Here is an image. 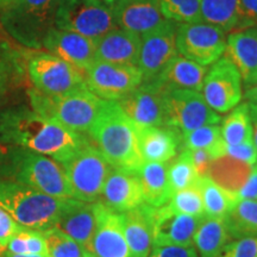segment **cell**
Instances as JSON below:
<instances>
[{
  "label": "cell",
  "mask_w": 257,
  "mask_h": 257,
  "mask_svg": "<svg viewBox=\"0 0 257 257\" xmlns=\"http://www.w3.org/2000/svg\"><path fill=\"white\" fill-rule=\"evenodd\" d=\"M89 141L86 135L74 133L27 106H12L0 111L2 146L23 148L61 163Z\"/></svg>",
  "instance_id": "cell-1"
},
{
  "label": "cell",
  "mask_w": 257,
  "mask_h": 257,
  "mask_svg": "<svg viewBox=\"0 0 257 257\" xmlns=\"http://www.w3.org/2000/svg\"><path fill=\"white\" fill-rule=\"evenodd\" d=\"M89 140L113 168L138 172L144 161L138 148L136 125L114 100H104L88 131Z\"/></svg>",
  "instance_id": "cell-2"
},
{
  "label": "cell",
  "mask_w": 257,
  "mask_h": 257,
  "mask_svg": "<svg viewBox=\"0 0 257 257\" xmlns=\"http://www.w3.org/2000/svg\"><path fill=\"white\" fill-rule=\"evenodd\" d=\"M0 179L17 182L59 199H73L62 167L56 161L19 147L0 144Z\"/></svg>",
  "instance_id": "cell-3"
},
{
  "label": "cell",
  "mask_w": 257,
  "mask_h": 257,
  "mask_svg": "<svg viewBox=\"0 0 257 257\" xmlns=\"http://www.w3.org/2000/svg\"><path fill=\"white\" fill-rule=\"evenodd\" d=\"M69 200L0 179V207L22 227L41 232L55 227Z\"/></svg>",
  "instance_id": "cell-4"
},
{
  "label": "cell",
  "mask_w": 257,
  "mask_h": 257,
  "mask_svg": "<svg viewBox=\"0 0 257 257\" xmlns=\"http://www.w3.org/2000/svg\"><path fill=\"white\" fill-rule=\"evenodd\" d=\"M60 0H10L2 6L0 23L19 44L40 50L51 29Z\"/></svg>",
  "instance_id": "cell-5"
},
{
  "label": "cell",
  "mask_w": 257,
  "mask_h": 257,
  "mask_svg": "<svg viewBox=\"0 0 257 257\" xmlns=\"http://www.w3.org/2000/svg\"><path fill=\"white\" fill-rule=\"evenodd\" d=\"M29 100L38 114L82 135L91 130L102 105V99L87 87L63 95H47L32 88L29 91Z\"/></svg>",
  "instance_id": "cell-6"
},
{
  "label": "cell",
  "mask_w": 257,
  "mask_h": 257,
  "mask_svg": "<svg viewBox=\"0 0 257 257\" xmlns=\"http://www.w3.org/2000/svg\"><path fill=\"white\" fill-rule=\"evenodd\" d=\"M55 28L98 40L114 29V0H60Z\"/></svg>",
  "instance_id": "cell-7"
},
{
  "label": "cell",
  "mask_w": 257,
  "mask_h": 257,
  "mask_svg": "<svg viewBox=\"0 0 257 257\" xmlns=\"http://www.w3.org/2000/svg\"><path fill=\"white\" fill-rule=\"evenodd\" d=\"M59 165L68 180L73 199L83 202L100 200L106 179L113 167L106 161L92 141Z\"/></svg>",
  "instance_id": "cell-8"
},
{
  "label": "cell",
  "mask_w": 257,
  "mask_h": 257,
  "mask_svg": "<svg viewBox=\"0 0 257 257\" xmlns=\"http://www.w3.org/2000/svg\"><path fill=\"white\" fill-rule=\"evenodd\" d=\"M27 72L35 89L47 95H63L87 87L82 70L48 51L29 53Z\"/></svg>",
  "instance_id": "cell-9"
},
{
  "label": "cell",
  "mask_w": 257,
  "mask_h": 257,
  "mask_svg": "<svg viewBox=\"0 0 257 257\" xmlns=\"http://www.w3.org/2000/svg\"><path fill=\"white\" fill-rule=\"evenodd\" d=\"M221 121L219 113L213 111L200 92L193 89L167 88L166 126L174 127L182 135L205 125Z\"/></svg>",
  "instance_id": "cell-10"
},
{
  "label": "cell",
  "mask_w": 257,
  "mask_h": 257,
  "mask_svg": "<svg viewBox=\"0 0 257 257\" xmlns=\"http://www.w3.org/2000/svg\"><path fill=\"white\" fill-rule=\"evenodd\" d=\"M226 48V32L216 25L178 23L176 51L180 56L207 67L223 56Z\"/></svg>",
  "instance_id": "cell-11"
},
{
  "label": "cell",
  "mask_w": 257,
  "mask_h": 257,
  "mask_svg": "<svg viewBox=\"0 0 257 257\" xmlns=\"http://www.w3.org/2000/svg\"><path fill=\"white\" fill-rule=\"evenodd\" d=\"M87 88L104 100L118 101L143 82L136 66H121L94 61L85 72Z\"/></svg>",
  "instance_id": "cell-12"
},
{
  "label": "cell",
  "mask_w": 257,
  "mask_h": 257,
  "mask_svg": "<svg viewBox=\"0 0 257 257\" xmlns=\"http://www.w3.org/2000/svg\"><path fill=\"white\" fill-rule=\"evenodd\" d=\"M202 96L217 113H226L240 104L243 82L238 69L226 57H220L207 69L202 82Z\"/></svg>",
  "instance_id": "cell-13"
},
{
  "label": "cell",
  "mask_w": 257,
  "mask_h": 257,
  "mask_svg": "<svg viewBox=\"0 0 257 257\" xmlns=\"http://www.w3.org/2000/svg\"><path fill=\"white\" fill-rule=\"evenodd\" d=\"M167 88L157 78L143 81L117 102L136 126H166Z\"/></svg>",
  "instance_id": "cell-14"
},
{
  "label": "cell",
  "mask_w": 257,
  "mask_h": 257,
  "mask_svg": "<svg viewBox=\"0 0 257 257\" xmlns=\"http://www.w3.org/2000/svg\"><path fill=\"white\" fill-rule=\"evenodd\" d=\"M178 23L167 21L154 30L141 36V51L137 67L142 72L143 81L156 79L166 64L178 55L176 51Z\"/></svg>",
  "instance_id": "cell-15"
},
{
  "label": "cell",
  "mask_w": 257,
  "mask_h": 257,
  "mask_svg": "<svg viewBox=\"0 0 257 257\" xmlns=\"http://www.w3.org/2000/svg\"><path fill=\"white\" fill-rule=\"evenodd\" d=\"M153 248L155 246H192L194 234L202 218L179 213L167 204L150 207Z\"/></svg>",
  "instance_id": "cell-16"
},
{
  "label": "cell",
  "mask_w": 257,
  "mask_h": 257,
  "mask_svg": "<svg viewBox=\"0 0 257 257\" xmlns=\"http://www.w3.org/2000/svg\"><path fill=\"white\" fill-rule=\"evenodd\" d=\"M99 201L117 213H123L143 205L146 200L138 172L112 168Z\"/></svg>",
  "instance_id": "cell-17"
},
{
  "label": "cell",
  "mask_w": 257,
  "mask_h": 257,
  "mask_svg": "<svg viewBox=\"0 0 257 257\" xmlns=\"http://www.w3.org/2000/svg\"><path fill=\"white\" fill-rule=\"evenodd\" d=\"M55 227L79 244L83 257H95L93 252V237L96 227V202L70 199Z\"/></svg>",
  "instance_id": "cell-18"
},
{
  "label": "cell",
  "mask_w": 257,
  "mask_h": 257,
  "mask_svg": "<svg viewBox=\"0 0 257 257\" xmlns=\"http://www.w3.org/2000/svg\"><path fill=\"white\" fill-rule=\"evenodd\" d=\"M43 48L83 73L95 61V41L72 31L51 29L44 38Z\"/></svg>",
  "instance_id": "cell-19"
},
{
  "label": "cell",
  "mask_w": 257,
  "mask_h": 257,
  "mask_svg": "<svg viewBox=\"0 0 257 257\" xmlns=\"http://www.w3.org/2000/svg\"><path fill=\"white\" fill-rule=\"evenodd\" d=\"M95 257H131L125 239L120 213L96 201V227L93 237Z\"/></svg>",
  "instance_id": "cell-20"
},
{
  "label": "cell",
  "mask_w": 257,
  "mask_h": 257,
  "mask_svg": "<svg viewBox=\"0 0 257 257\" xmlns=\"http://www.w3.org/2000/svg\"><path fill=\"white\" fill-rule=\"evenodd\" d=\"M144 162H170L184 149V135L170 126H136Z\"/></svg>",
  "instance_id": "cell-21"
},
{
  "label": "cell",
  "mask_w": 257,
  "mask_h": 257,
  "mask_svg": "<svg viewBox=\"0 0 257 257\" xmlns=\"http://www.w3.org/2000/svg\"><path fill=\"white\" fill-rule=\"evenodd\" d=\"M114 17L118 28L140 36L167 21L159 0H114Z\"/></svg>",
  "instance_id": "cell-22"
},
{
  "label": "cell",
  "mask_w": 257,
  "mask_h": 257,
  "mask_svg": "<svg viewBox=\"0 0 257 257\" xmlns=\"http://www.w3.org/2000/svg\"><path fill=\"white\" fill-rule=\"evenodd\" d=\"M141 42L140 35L117 28L95 40V60L137 67Z\"/></svg>",
  "instance_id": "cell-23"
},
{
  "label": "cell",
  "mask_w": 257,
  "mask_h": 257,
  "mask_svg": "<svg viewBox=\"0 0 257 257\" xmlns=\"http://www.w3.org/2000/svg\"><path fill=\"white\" fill-rule=\"evenodd\" d=\"M225 57L238 69L244 87L257 80V28L233 30L226 37Z\"/></svg>",
  "instance_id": "cell-24"
},
{
  "label": "cell",
  "mask_w": 257,
  "mask_h": 257,
  "mask_svg": "<svg viewBox=\"0 0 257 257\" xmlns=\"http://www.w3.org/2000/svg\"><path fill=\"white\" fill-rule=\"evenodd\" d=\"M150 205L120 213L121 225L131 257H149L153 250V226Z\"/></svg>",
  "instance_id": "cell-25"
},
{
  "label": "cell",
  "mask_w": 257,
  "mask_h": 257,
  "mask_svg": "<svg viewBox=\"0 0 257 257\" xmlns=\"http://www.w3.org/2000/svg\"><path fill=\"white\" fill-rule=\"evenodd\" d=\"M206 73L207 67L176 55L166 64L157 79L168 88L193 89L200 92Z\"/></svg>",
  "instance_id": "cell-26"
},
{
  "label": "cell",
  "mask_w": 257,
  "mask_h": 257,
  "mask_svg": "<svg viewBox=\"0 0 257 257\" xmlns=\"http://www.w3.org/2000/svg\"><path fill=\"white\" fill-rule=\"evenodd\" d=\"M169 162H144L138 170L146 204L153 207L165 206L173 193L168 181Z\"/></svg>",
  "instance_id": "cell-27"
},
{
  "label": "cell",
  "mask_w": 257,
  "mask_h": 257,
  "mask_svg": "<svg viewBox=\"0 0 257 257\" xmlns=\"http://www.w3.org/2000/svg\"><path fill=\"white\" fill-rule=\"evenodd\" d=\"M230 239L224 218L205 216L199 224L193 244L199 257H219Z\"/></svg>",
  "instance_id": "cell-28"
},
{
  "label": "cell",
  "mask_w": 257,
  "mask_h": 257,
  "mask_svg": "<svg viewBox=\"0 0 257 257\" xmlns=\"http://www.w3.org/2000/svg\"><path fill=\"white\" fill-rule=\"evenodd\" d=\"M252 167L229 155H224L212 161L206 176L220 187L238 195L240 188L251 174Z\"/></svg>",
  "instance_id": "cell-29"
},
{
  "label": "cell",
  "mask_w": 257,
  "mask_h": 257,
  "mask_svg": "<svg viewBox=\"0 0 257 257\" xmlns=\"http://www.w3.org/2000/svg\"><path fill=\"white\" fill-rule=\"evenodd\" d=\"M224 220L231 238L257 237V200L238 199Z\"/></svg>",
  "instance_id": "cell-30"
},
{
  "label": "cell",
  "mask_w": 257,
  "mask_h": 257,
  "mask_svg": "<svg viewBox=\"0 0 257 257\" xmlns=\"http://www.w3.org/2000/svg\"><path fill=\"white\" fill-rule=\"evenodd\" d=\"M197 186L204 201L205 214L208 217L224 218L238 200V195L220 187L207 176L199 179Z\"/></svg>",
  "instance_id": "cell-31"
},
{
  "label": "cell",
  "mask_w": 257,
  "mask_h": 257,
  "mask_svg": "<svg viewBox=\"0 0 257 257\" xmlns=\"http://www.w3.org/2000/svg\"><path fill=\"white\" fill-rule=\"evenodd\" d=\"M27 56L0 36V99L23 76Z\"/></svg>",
  "instance_id": "cell-32"
},
{
  "label": "cell",
  "mask_w": 257,
  "mask_h": 257,
  "mask_svg": "<svg viewBox=\"0 0 257 257\" xmlns=\"http://www.w3.org/2000/svg\"><path fill=\"white\" fill-rule=\"evenodd\" d=\"M220 128L224 142L229 146L252 141V125L248 104L242 102L231 110V113L223 120Z\"/></svg>",
  "instance_id": "cell-33"
},
{
  "label": "cell",
  "mask_w": 257,
  "mask_h": 257,
  "mask_svg": "<svg viewBox=\"0 0 257 257\" xmlns=\"http://www.w3.org/2000/svg\"><path fill=\"white\" fill-rule=\"evenodd\" d=\"M184 148L202 149L210 154L212 159L226 155V143L221 136V128L218 124L205 125L184 135Z\"/></svg>",
  "instance_id": "cell-34"
},
{
  "label": "cell",
  "mask_w": 257,
  "mask_h": 257,
  "mask_svg": "<svg viewBox=\"0 0 257 257\" xmlns=\"http://www.w3.org/2000/svg\"><path fill=\"white\" fill-rule=\"evenodd\" d=\"M238 0H200L201 22L216 25L225 32L233 31Z\"/></svg>",
  "instance_id": "cell-35"
},
{
  "label": "cell",
  "mask_w": 257,
  "mask_h": 257,
  "mask_svg": "<svg viewBox=\"0 0 257 257\" xmlns=\"http://www.w3.org/2000/svg\"><path fill=\"white\" fill-rule=\"evenodd\" d=\"M199 178L193 165L189 150L184 149L174 157L172 163H168V181L172 193L182 191L198 184Z\"/></svg>",
  "instance_id": "cell-36"
},
{
  "label": "cell",
  "mask_w": 257,
  "mask_h": 257,
  "mask_svg": "<svg viewBox=\"0 0 257 257\" xmlns=\"http://www.w3.org/2000/svg\"><path fill=\"white\" fill-rule=\"evenodd\" d=\"M5 249L18 255H48L47 243L41 231L22 227L9 239Z\"/></svg>",
  "instance_id": "cell-37"
},
{
  "label": "cell",
  "mask_w": 257,
  "mask_h": 257,
  "mask_svg": "<svg viewBox=\"0 0 257 257\" xmlns=\"http://www.w3.org/2000/svg\"><path fill=\"white\" fill-rule=\"evenodd\" d=\"M159 4L163 16L176 23L201 22L200 0H159Z\"/></svg>",
  "instance_id": "cell-38"
},
{
  "label": "cell",
  "mask_w": 257,
  "mask_h": 257,
  "mask_svg": "<svg viewBox=\"0 0 257 257\" xmlns=\"http://www.w3.org/2000/svg\"><path fill=\"white\" fill-rule=\"evenodd\" d=\"M168 205L172 210L179 212V213L200 218L206 216L201 193L197 185L173 193Z\"/></svg>",
  "instance_id": "cell-39"
},
{
  "label": "cell",
  "mask_w": 257,
  "mask_h": 257,
  "mask_svg": "<svg viewBox=\"0 0 257 257\" xmlns=\"http://www.w3.org/2000/svg\"><path fill=\"white\" fill-rule=\"evenodd\" d=\"M48 257H83L79 244L57 227L43 231Z\"/></svg>",
  "instance_id": "cell-40"
},
{
  "label": "cell",
  "mask_w": 257,
  "mask_h": 257,
  "mask_svg": "<svg viewBox=\"0 0 257 257\" xmlns=\"http://www.w3.org/2000/svg\"><path fill=\"white\" fill-rule=\"evenodd\" d=\"M249 28H257V0H238L234 30Z\"/></svg>",
  "instance_id": "cell-41"
},
{
  "label": "cell",
  "mask_w": 257,
  "mask_h": 257,
  "mask_svg": "<svg viewBox=\"0 0 257 257\" xmlns=\"http://www.w3.org/2000/svg\"><path fill=\"white\" fill-rule=\"evenodd\" d=\"M219 257H257V237H245L230 242Z\"/></svg>",
  "instance_id": "cell-42"
},
{
  "label": "cell",
  "mask_w": 257,
  "mask_h": 257,
  "mask_svg": "<svg viewBox=\"0 0 257 257\" xmlns=\"http://www.w3.org/2000/svg\"><path fill=\"white\" fill-rule=\"evenodd\" d=\"M226 155H229L233 159L242 161V162L248 163L253 166L257 163V150L253 146L252 141L245 143L236 144V146H229L226 144Z\"/></svg>",
  "instance_id": "cell-43"
},
{
  "label": "cell",
  "mask_w": 257,
  "mask_h": 257,
  "mask_svg": "<svg viewBox=\"0 0 257 257\" xmlns=\"http://www.w3.org/2000/svg\"><path fill=\"white\" fill-rule=\"evenodd\" d=\"M149 257H199L193 246H155Z\"/></svg>",
  "instance_id": "cell-44"
},
{
  "label": "cell",
  "mask_w": 257,
  "mask_h": 257,
  "mask_svg": "<svg viewBox=\"0 0 257 257\" xmlns=\"http://www.w3.org/2000/svg\"><path fill=\"white\" fill-rule=\"evenodd\" d=\"M21 229V225L16 223L8 212L0 207V245L5 248L12 234H15Z\"/></svg>",
  "instance_id": "cell-45"
},
{
  "label": "cell",
  "mask_w": 257,
  "mask_h": 257,
  "mask_svg": "<svg viewBox=\"0 0 257 257\" xmlns=\"http://www.w3.org/2000/svg\"><path fill=\"white\" fill-rule=\"evenodd\" d=\"M187 149V148H186ZM189 154H191V159L193 165H194V168L197 170L199 178H202V176H206L208 168H210L211 162L213 161L210 154H208L206 150L202 149H188Z\"/></svg>",
  "instance_id": "cell-46"
},
{
  "label": "cell",
  "mask_w": 257,
  "mask_h": 257,
  "mask_svg": "<svg viewBox=\"0 0 257 257\" xmlns=\"http://www.w3.org/2000/svg\"><path fill=\"white\" fill-rule=\"evenodd\" d=\"M238 199H252L257 200V163L252 167V172L246 182L238 192Z\"/></svg>",
  "instance_id": "cell-47"
},
{
  "label": "cell",
  "mask_w": 257,
  "mask_h": 257,
  "mask_svg": "<svg viewBox=\"0 0 257 257\" xmlns=\"http://www.w3.org/2000/svg\"><path fill=\"white\" fill-rule=\"evenodd\" d=\"M246 102V101H245ZM249 107V113L250 118H251V125H252V142L253 146H255L257 150V105L250 104V102H246Z\"/></svg>",
  "instance_id": "cell-48"
},
{
  "label": "cell",
  "mask_w": 257,
  "mask_h": 257,
  "mask_svg": "<svg viewBox=\"0 0 257 257\" xmlns=\"http://www.w3.org/2000/svg\"><path fill=\"white\" fill-rule=\"evenodd\" d=\"M244 98L246 102L257 105V80L251 85L244 87Z\"/></svg>",
  "instance_id": "cell-49"
},
{
  "label": "cell",
  "mask_w": 257,
  "mask_h": 257,
  "mask_svg": "<svg viewBox=\"0 0 257 257\" xmlns=\"http://www.w3.org/2000/svg\"><path fill=\"white\" fill-rule=\"evenodd\" d=\"M4 257H48V255H18V253H12L5 249Z\"/></svg>",
  "instance_id": "cell-50"
},
{
  "label": "cell",
  "mask_w": 257,
  "mask_h": 257,
  "mask_svg": "<svg viewBox=\"0 0 257 257\" xmlns=\"http://www.w3.org/2000/svg\"><path fill=\"white\" fill-rule=\"evenodd\" d=\"M4 252H5V248L3 245H0V257H4Z\"/></svg>",
  "instance_id": "cell-51"
},
{
  "label": "cell",
  "mask_w": 257,
  "mask_h": 257,
  "mask_svg": "<svg viewBox=\"0 0 257 257\" xmlns=\"http://www.w3.org/2000/svg\"><path fill=\"white\" fill-rule=\"evenodd\" d=\"M10 0H0V8H2V6H4L5 4H8Z\"/></svg>",
  "instance_id": "cell-52"
}]
</instances>
